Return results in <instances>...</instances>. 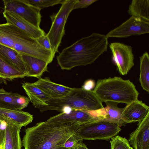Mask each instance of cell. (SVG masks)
<instances>
[{"mask_svg":"<svg viewBox=\"0 0 149 149\" xmlns=\"http://www.w3.org/2000/svg\"><path fill=\"white\" fill-rule=\"evenodd\" d=\"M75 149H88L85 144L81 142L75 147Z\"/></svg>","mask_w":149,"mask_h":149,"instance_id":"cell-33","label":"cell"},{"mask_svg":"<svg viewBox=\"0 0 149 149\" xmlns=\"http://www.w3.org/2000/svg\"><path fill=\"white\" fill-rule=\"evenodd\" d=\"M21 55L26 68V77L39 79L44 72L48 71V64L45 61L34 57Z\"/></svg>","mask_w":149,"mask_h":149,"instance_id":"cell-19","label":"cell"},{"mask_svg":"<svg viewBox=\"0 0 149 149\" xmlns=\"http://www.w3.org/2000/svg\"><path fill=\"white\" fill-rule=\"evenodd\" d=\"M30 102L29 98L25 96L0 89V108L21 110L26 108Z\"/></svg>","mask_w":149,"mask_h":149,"instance_id":"cell-16","label":"cell"},{"mask_svg":"<svg viewBox=\"0 0 149 149\" xmlns=\"http://www.w3.org/2000/svg\"><path fill=\"white\" fill-rule=\"evenodd\" d=\"M33 84L41 90L47 96L54 99L65 97L72 92L71 88L54 82L47 77H40Z\"/></svg>","mask_w":149,"mask_h":149,"instance_id":"cell-11","label":"cell"},{"mask_svg":"<svg viewBox=\"0 0 149 149\" xmlns=\"http://www.w3.org/2000/svg\"><path fill=\"white\" fill-rule=\"evenodd\" d=\"M106 107L103 109L96 110L95 114L98 119H104L118 123L120 127L124 125L121 116L123 108H119L118 103L113 102H105Z\"/></svg>","mask_w":149,"mask_h":149,"instance_id":"cell-18","label":"cell"},{"mask_svg":"<svg viewBox=\"0 0 149 149\" xmlns=\"http://www.w3.org/2000/svg\"></svg>","mask_w":149,"mask_h":149,"instance_id":"cell-36","label":"cell"},{"mask_svg":"<svg viewBox=\"0 0 149 149\" xmlns=\"http://www.w3.org/2000/svg\"><path fill=\"white\" fill-rule=\"evenodd\" d=\"M108 45L106 35L93 33L64 49L56 57L58 63L66 70L91 64L107 51Z\"/></svg>","mask_w":149,"mask_h":149,"instance_id":"cell-2","label":"cell"},{"mask_svg":"<svg viewBox=\"0 0 149 149\" xmlns=\"http://www.w3.org/2000/svg\"><path fill=\"white\" fill-rule=\"evenodd\" d=\"M97 1V0H78L74 5L73 10L86 8Z\"/></svg>","mask_w":149,"mask_h":149,"instance_id":"cell-29","label":"cell"},{"mask_svg":"<svg viewBox=\"0 0 149 149\" xmlns=\"http://www.w3.org/2000/svg\"><path fill=\"white\" fill-rule=\"evenodd\" d=\"M0 55L10 64L26 74L25 65L21 55L18 52L12 48L0 44Z\"/></svg>","mask_w":149,"mask_h":149,"instance_id":"cell-22","label":"cell"},{"mask_svg":"<svg viewBox=\"0 0 149 149\" xmlns=\"http://www.w3.org/2000/svg\"><path fill=\"white\" fill-rule=\"evenodd\" d=\"M22 86L35 108L47 106L52 100L33 83L25 82Z\"/></svg>","mask_w":149,"mask_h":149,"instance_id":"cell-20","label":"cell"},{"mask_svg":"<svg viewBox=\"0 0 149 149\" xmlns=\"http://www.w3.org/2000/svg\"><path fill=\"white\" fill-rule=\"evenodd\" d=\"M3 14L6 23L14 25L32 38L36 40L46 34L40 28L36 27L14 13L4 10Z\"/></svg>","mask_w":149,"mask_h":149,"instance_id":"cell-12","label":"cell"},{"mask_svg":"<svg viewBox=\"0 0 149 149\" xmlns=\"http://www.w3.org/2000/svg\"><path fill=\"white\" fill-rule=\"evenodd\" d=\"M111 149H133L125 138L116 135L111 139Z\"/></svg>","mask_w":149,"mask_h":149,"instance_id":"cell-26","label":"cell"},{"mask_svg":"<svg viewBox=\"0 0 149 149\" xmlns=\"http://www.w3.org/2000/svg\"><path fill=\"white\" fill-rule=\"evenodd\" d=\"M149 33V22L131 16L121 25L111 30L106 35L111 37L127 38Z\"/></svg>","mask_w":149,"mask_h":149,"instance_id":"cell-8","label":"cell"},{"mask_svg":"<svg viewBox=\"0 0 149 149\" xmlns=\"http://www.w3.org/2000/svg\"><path fill=\"white\" fill-rule=\"evenodd\" d=\"M128 12L131 16L149 22V1L132 0L129 6Z\"/></svg>","mask_w":149,"mask_h":149,"instance_id":"cell-23","label":"cell"},{"mask_svg":"<svg viewBox=\"0 0 149 149\" xmlns=\"http://www.w3.org/2000/svg\"><path fill=\"white\" fill-rule=\"evenodd\" d=\"M137 125L128 141L133 149H149V113Z\"/></svg>","mask_w":149,"mask_h":149,"instance_id":"cell-10","label":"cell"},{"mask_svg":"<svg viewBox=\"0 0 149 149\" xmlns=\"http://www.w3.org/2000/svg\"><path fill=\"white\" fill-rule=\"evenodd\" d=\"M97 119L87 111L73 110L69 113L61 112L46 121L51 123H77L81 125Z\"/></svg>","mask_w":149,"mask_h":149,"instance_id":"cell-15","label":"cell"},{"mask_svg":"<svg viewBox=\"0 0 149 149\" xmlns=\"http://www.w3.org/2000/svg\"><path fill=\"white\" fill-rule=\"evenodd\" d=\"M93 91L102 102L127 105L138 100L139 94L132 82L118 77L98 79Z\"/></svg>","mask_w":149,"mask_h":149,"instance_id":"cell-3","label":"cell"},{"mask_svg":"<svg viewBox=\"0 0 149 149\" xmlns=\"http://www.w3.org/2000/svg\"><path fill=\"white\" fill-rule=\"evenodd\" d=\"M95 85V83L93 80L89 79L85 81L81 88L86 91H91L94 87Z\"/></svg>","mask_w":149,"mask_h":149,"instance_id":"cell-32","label":"cell"},{"mask_svg":"<svg viewBox=\"0 0 149 149\" xmlns=\"http://www.w3.org/2000/svg\"><path fill=\"white\" fill-rule=\"evenodd\" d=\"M109 47L112 54V60L120 73L127 74L134 65V55L132 47L118 42L110 43Z\"/></svg>","mask_w":149,"mask_h":149,"instance_id":"cell-9","label":"cell"},{"mask_svg":"<svg viewBox=\"0 0 149 149\" xmlns=\"http://www.w3.org/2000/svg\"><path fill=\"white\" fill-rule=\"evenodd\" d=\"M36 40L42 47L47 50L52 51L51 47L49 40L46 36V34L41 36L36 39Z\"/></svg>","mask_w":149,"mask_h":149,"instance_id":"cell-30","label":"cell"},{"mask_svg":"<svg viewBox=\"0 0 149 149\" xmlns=\"http://www.w3.org/2000/svg\"><path fill=\"white\" fill-rule=\"evenodd\" d=\"M33 117L32 115L21 110H15L0 108V120L22 127L31 123Z\"/></svg>","mask_w":149,"mask_h":149,"instance_id":"cell-17","label":"cell"},{"mask_svg":"<svg viewBox=\"0 0 149 149\" xmlns=\"http://www.w3.org/2000/svg\"><path fill=\"white\" fill-rule=\"evenodd\" d=\"M70 149H75V147L71 148Z\"/></svg>","mask_w":149,"mask_h":149,"instance_id":"cell-35","label":"cell"},{"mask_svg":"<svg viewBox=\"0 0 149 149\" xmlns=\"http://www.w3.org/2000/svg\"><path fill=\"white\" fill-rule=\"evenodd\" d=\"M5 122L0 120V148L4 146Z\"/></svg>","mask_w":149,"mask_h":149,"instance_id":"cell-31","label":"cell"},{"mask_svg":"<svg viewBox=\"0 0 149 149\" xmlns=\"http://www.w3.org/2000/svg\"><path fill=\"white\" fill-rule=\"evenodd\" d=\"M4 10L14 13L38 28L41 21V9L24 0H3Z\"/></svg>","mask_w":149,"mask_h":149,"instance_id":"cell-7","label":"cell"},{"mask_svg":"<svg viewBox=\"0 0 149 149\" xmlns=\"http://www.w3.org/2000/svg\"><path fill=\"white\" fill-rule=\"evenodd\" d=\"M65 0H24V1L31 4L41 10L42 9L53 6L54 5L62 4Z\"/></svg>","mask_w":149,"mask_h":149,"instance_id":"cell-27","label":"cell"},{"mask_svg":"<svg viewBox=\"0 0 149 149\" xmlns=\"http://www.w3.org/2000/svg\"><path fill=\"white\" fill-rule=\"evenodd\" d=\"M77 0H65L61 4L58 12L50 16L52 24L46 36L49 40L54 55L58 52V48L65 34V27L68 17L73 10V7Z\"/></svg>","mask_w":149,"mask_h":149,"instance_id":"cell-6","label":"cell"},{"mask_svg":"<svg viewBox=\"0 0 149 149\" xmlns=\"http://www.w3.org/2000/svg\"><path fill=\"white\" fill-rule=\"evenodd\" d=\"M26 74L7 62L0 55V77L8 80L24 78Z\"/></svg>","mask_w":149,"mask_h":149,"instance_id":"cell-24","label":"cell"},{"mask_svg":"<svg viewBox=\"0 0 149 149\" xmlns=\"http://www.w3.org/2000/svg\"><path fill=\"white\" fill-rule=\"evenodd\" d=\"M80 125L74 123H38L25 129L22 145L24 149H68L64 147L65 143Z\"/></svg>","mask_w":149,"mask_h":149,"instance_id":"cell-1","label":"cell"},{"mask_svg":"<svg viewBox=\"0 0 149 149\" xmlns=\"http://www.w3.org/2000/svg\"><path fill=\"white\" fill-rule=\"evenodd\" d=\"M68 106L73 110L93 111L104 108L102 102L93 91H86L82 88H74L66 96L52 99L47 106L38 108L40 112L55 110L61 112L62 108Z\"/></svg>","mask_w":149,"mask_h":149,"instance_id":"cell-4","label":"cell"},{"mask_svg":"<svg viewBox=\"0 0 149 149\" xmlns=\"http://www.w3.org/2000/svg\"><path fill=\"white\" fill-rule=\"evenodd\" d=\"M5 122V149H21L22 143L20 136L22 127Z\"/></svg>","mask_w":149,"mask_h":149,"instance_id":"cell-21","label":"cell"},{"mask_svg":"<svg viewBox=\"0 0 149 149\" xmlns=\"http://www.w3.org/2000/svg\"><path fill=\"white\" fill-rule=\"evenodd\" d=\"M117 123L98 119L79 126L75 134L82 140H108L121 130Z\"/></svg>","mask_w":149,"mask_h":149,"instance_id":"cell-5","label":"cell"},{"mask_svg":"<svg viewBox=\"0 0 149 149\" xmlns=\"http://www.w3.org/2000/svg\"><path fill=\"white\" fill-rule=\"evenodd\" d=\"M31 38L14 25L9 23L0 24V44L13 49L17 42Z\"/></svg>","mask_w":149,"mask_h":149,"instance_id":"cell-14","label":"cell"},{"mask_svg":"<svg viewBox=\"0 0 149 149\" xmlns=\"http://www.w3.org/2000/svg\"><path fill=\"white\" fill-rule=\"evenodd\" d=\"M140 72L139 80L143 89L149 92V56L145 52L139 57Z\"/></svg>","mask_w":149,"mask_h":149,"instance_id":"cell-25","label":"cell"},{"mask_svg":"<svg viewBox=\"0 0 149 149\" xmlns=\"http://www.w3.org/2000/svg\"><path fill=\"white\" fill-rule=\"evenodd\" d=\"M149 113V107L138 99L128 104L124 108L121 118L124 124L139 122Z\"/></svg>","mask_w":149,"mask_h":149,"instance_id":"cell-13","label":"cell"},{"mask_svg":"<svg viewBox=\"0 0 149 149\" xmlns=\"http://www.w3.org/2000/svg\"><path fill=\"white\" fill-rule=\"evenodd\" d=\"M82 141L75 133L66 141L64 145V147L67 149H70L75 147Z\"/></svg>","mask_w":149,"mask_h":149,"instance_id":"cell-28","label":"cell"},{"mask_svg":"<svg viewBox=\"0 0 149 149\" xmlns=\"http://www.w3.org/2000/svg\"><path fill=\"white\" fill-rule=\"evenodd\" d=\"M0 149H5L4 148V147L0 148Z\"/></svg>","mask_w":149,"mask_h":149,"instance_id":"cell-34","label":"cell"}]
</instances>
